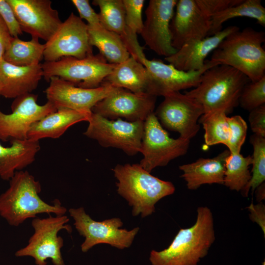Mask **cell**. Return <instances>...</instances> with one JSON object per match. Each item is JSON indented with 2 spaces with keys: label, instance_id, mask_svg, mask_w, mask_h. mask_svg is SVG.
<instances>
[{
  "label": "cell",
  "instance_id": "cell-27",
  "mask_svg": "<svg viewBox=\"0 0 265 265\" xmlns=\"http://www.w3.org/2000/svg\"><path fill=\"white\" fill-rule=\"evenodd\" d=\"M45 44L40 43L39 39L32 37L29 41L13 37L5 51L3 59L18 66H30L40 64L44 59Z\"/></svg>",
  "mask_w": 265,
  "mask_h": 265
},
{
  "label": "cell",
  "instance_id": "cell-30",
  "mask_svg": "<svg viewBox=\"0 0 265 265\" xmlns=\"http://www.w3.org/2000/svg\"><path fill=\"white\" fill-rule=\"evenodd\" d=\"M92 4L100 9L98 13L101 26L125 38L128 34L125 12L122 0H94Z\"/></svg>",
  "mask_w": 265,
  "mask_h": 265
},
{
  "label": "cell",
  "instance_id": "cell-10",
  "mask_svg": "<svg viewBox=\"0 0 265 265\" xmlns=\"http://www.w3.org/2000/svg\"><path fill=\"white\" fill-rule=\"evenodd\" d=\"M83 134L102 146L121 149L132 156L140 153L144 121L110 120L92 112Z\"/></svg>",
  "mask_w": 265,
  "mask_h": 265
},
{
  "label": "cell",
  "instance_id": "cell-25",
  "mask_svg": "<svg viewBox=\"0 0 265 265\" xmlns=\"http://www.w3.org/2000/svg\"><path fill=\"white\" fill-rule=\"evenodd\" d=\"M147 78V72L144 66L130 56L125 61L116 64L104 81L116 88L129 90L134 93H141L146 92Z\"/></svg>",
  "mask_w": 265,
  "mask_h": 265
},
{
  "label": "cell",
  "instance_id": "cell-40",
  "mask_svg": "<svg viewBox=\"0 0 265 265\" xmlns=\"http://www.w3.org/2000/svg\"><path fill=\"white\" fill-rule=\"evenodd\" d=\"M249 212L251 221L256 223L261 227L265 236V206L262 202L255 205L251 203L247 208Z\"/></svg>",
  "mask_w": 265,
  "mask_h": 265
},
{
  "label": "cell",
  "instance_id": "cell-35",
  "mask_svg": "<svg viewBox=\"0 0 265 265\" xmlns=\"http://www.w3.org/2000/svg\"><path fill=\"white\" fill-rule=\"evenodd\" d=\"M128 28L136 34H140L143 26L142 12L144 0H122Z\"/></svg>",
  "mask_w": 265,
  "mask_h": 265
},
{
  "label": "cell",
  "instance_id": "cell-18",
  "mask_svg": "<svg viewBox=\"0 0 265 265\" xmlns=\"http://www.w3.org/2000/svg\"><path fill=\"white\" fill-rule=\"evenodd\" d=\"M23 32L48 41L62 22L50 0H7Z\"/></svg>",
  "mask_w": 265,
  "mask_h": 265
},
{
  "label": "cell",
  "instance_id": "cell-19",
  "mask_svg": "<svg viewBox=\"0 0 265 265\" xmlns=\"http://www.w3.org/2000/svg\"><path fill=\"white\" fill-rule=\"evenodd\" d=\"M169 28L172 46L177 50L192 41L208 36L211 17L199 8L195 0H179Z\"/></svg>",
  "mask_w": 265,
  "mask_h": 265
},
{
  "label": "cell",
  "instance_id": "cell-12",
  "mask_svg": "<svg viewBox=\"0 0 265 265\" xmlns=\"http://www.w3.org/2000/svg\"><path fill=\"white\" fill-rule=\"evenodd\" d=\"M38 96L28 93L15 98L12 112L5 114L0 110V140L3 142L27 139L33 124L57 109L50 102L43 105L37 103Z\"/></svg>",
  "mask_w": 265,
  "mask_h": 265
},
{
  "label": "cell",
  "instance_id": "cell-5",
  "mask_svg": "<svg viewBox=\"0 0 265 265\" xmlns=\"http://www.w3.org/2000/svg\"><path fill=\"white\" fill-rule=\"evenodd\" d=\"M249 81L238 70L219 64L207 69L198 85L185 94L203 106L204 114L222 110L227 115L238 105L242 90Z\"/></svg>",
  "mask_w": 265,
  "mask_h": 265
},
{
  "label": "cell",
  "instance_id": "cell-24",
  "mask_svg": "<svg viewBox=\"0 0 265 265\" xmlns=\"http://www.w3.org/2000/svg\"><path fill=\"white\" fill-rule=\"evenodd\" d=\"M10 143L8 147L0 143V178L5 181L33 163L40 150L38 141L12 140Z\"/></svg>",
  "mask_w": 265,
  "mask_h": 265
},
{
  "label": "cell",
  "instance_id": "cell-9",
  "mask_svg": "<svg viewBox=\"0 0 265 265\" xmlns=\"http://www.w3.org/2000/svg\"><path fill=\"white\" fill-rule=\"evenodd\" d=\"M190 140L180 137L173 138L163 129L154 112L144 122V131L140 153L143 158L140 166L147 172L166 165L171 160L185 155Z\"/></svg>",
  "mask_w": 265,
  "mask_h": 265
},
{
  "label": "cell",
  "instance_id": "cell-8",
  "mask_svg": "<svg viewBox=\"0 0 265 265\" xmlns=\"http://www.w3.org/2000/svg\"><path fill=\"white\" fill-rule=\"evenodd\" d=\"M69 212L74 220L75 228L84 238L80 246L83 252L99 244H107L119 249L129 248L139 230V227L129 231L120 228L123 223L119 218L95 221L82 207L71 208Z\"/></svg>",
  "mask_w": 265,
  "mask_h": 265
},
{
  "label": "cell",
  "instance_id": "cell-2",
  "mask_svg": "<svg viewBox=\"0 0 265 265\" xmlns=\"http://www.w3.org/2000/svg\"><path fill=\"white\" fill-rule=\"evenodd\" d=\"M9 181L8 188L0 195V215L10 225L19 226L38 214L66 213L67 209L59 200L50 204L40 198L41 184L27 171H16Z\"/></svg>",
  "mask_w": 265,
  "mask_h": 265
},
{
  "label": "cell",
  "instance_id": "cell-15",
  "mask_svg": "<svg viewBox=\"0 0 265 265\" xmlns=\"http://www.w3.org/2000/svg\"><path fill=\"white\" fill-rule=\"evenodd\" d=\"M199 71L185 72L160 60L144 59L141 63L147 72L146 92L156 97L165 96L182 90L194 88L199 84L201 76L208 69L218 64L210 60Z\"/></svg>",
  "mask_w": 265,
  "mask_h": 265
},
{
  "label": "cell",
  "instance_id": "cell-36",
  "mask_svg": "<svg viewBox=\"0 0 265 265\" xmlns=\"http://www.w3.org/2000/svg\"><path fill=\"white\" fill-rule=\"evenodd\" d=\"M243 0H195L200 9L209 17L236 5Z\"/></svg>",
  "mask_w": 265,
  "mask_h": 265
},
{
  "label": "cell",
  "instance_id": "cell-13",
  "mask_svg": "<svg viewBox=\"0 0 265 265\" xmlns=\"http://www.w3.org/2000/svg\"><path fill=\"white\" fill-rule=\"evenodd\" d=\"M92 54L87 25L73 12L45 44L44 59L46 62L65 56L83 58Z\"/></svg>",
  "mask_w": 265,
  "mask_h": 265
},
{
  "label": "cell",
  "instance_id": "cell-21",
  "mask_svg": "<svg viewBox=\"0 0 265 265\" xmlns=\"http://www.w3.org/2000/svg\"><path fill=\"white\" fill-rule=\"evenodd\" d=\"M43 77L41 63L30 66H18L3 59L0 61V96L16 98L31 93Z\"/></svg>",
  "mask_w": 265,
  "mask_h": 265
},
{
  "label": "cell",
  "instance_id": "cell-29",
  "mask_svg": "<svg viewBox=\"0 0 265 265\" xmlns=\"http://www.w3.org/2000/svg\"><path fill=\"white\" fill-rule=\"evenodd\" d=\"M252 162V156L230 153L225 159L223 185L232 190L241 191L251 178L249 167Z\"/></svg>",
  "mask_w": 265,
  "mask_h": 265
},
{
  "label": "cell",
  "instance_id": "cell-16",
  "mask_svg": "<svg viewBox=\"0 0 265 265\" xmlns=\"http://www.w3.org/2000/svg\"><path fill=\"white\" fill-rule=\"evenodd\" d=\"M49 82L45 93L56 109L67 108L89 114L93 107L116 88L103 81L98 87L83 88L57 77H52Z\"/></svg>",
  "mask_w": 265,
  "mask_h": 265
},
{
  "label": "cell",
  "instance_id": "cell-37",
  "mask_svg": "<svg viewBox=\"0 0 265 265\" xmlns=\"http://www.w3.org/2000/svg\"><path fill=\"white\" fill-rule=\"evenodd\" d=\"M0 16L13 37L23 34L14 11L7 0H0Z\"/></svg>",
  "mask_w": 265,
  "mask_h": 265
},
{
  "label": "cell",
  "instance_id": "cell-17",
  "mask_svg": "<svg viewBox=\"0 0 265 265\" xmlns=\"http://www.w3.org/2000/svg\"><path fill=\"white\" fill-rule=\"evenodd\" d=\"M177 2V0H150L145 12L146 20L140 34L146 45L165 57L177 51L172 45L169 28Z\"/></svg>",
  "mask_w": 265,
  "mask_h": 265
},
{
  "label": "cell",
  "instance_id": "cell-26",
  "mask_svg": "<svg viewBox=\"0 0 265 265\" xmlns=\"http://www.w3.org/2000/svg\"><path fill=\"white\" fill-rule=\"evenodd\" d=\"M87 26L90 45L97 48L107 62L118 64L131 56L120 35L104 28L101 24Z\"/></svg>",
  "mask_w": 265,
  "mask_h": 265
},
{
  "label": "cell",
  "instance_id": "cell-42",
  "mask_svg": "<svg viewBox=\"0 0 265 265\" xmlns=\"http://www.w3.org/2000/svg\"><path fill=\"white\" fill-rule=\"evenodd\" d=\"M257 201L262 202L265 198V182L259 186L255 190Z\"/></svg>",
  "mask_w": 265,
  "mask_h": 265
},
{
  "label": "cell",
  "instance_id": "cell-7",
  "mask_svg": "<svg viewBox=\"0 0 265 265\" xmlns=\"http://www.w3.org/2000/svg\"><path fill=\"white\" fill-rule=\"evenodd\" d=\"M69 221L65 215L53 216L50 214L46 218H33L31 225L34 233L27 244L17 250L15 255L31 257L36 265H46L48 259H51L54 265H65L61 252L64 241L58 233L62 230L72 232L71 226L67 224Z\"/></svg>",
  "mask_w": 265,
  "mask_h": 265
},
{
  "label": "cell",
  "instance_id": "cell-39",
  "mask_svg": "<svg viewBox=\"0 0 265 265\" xmlns=\"http://www.w3.org/2000/svg\"><path fill=\"white\" fill-rule=\"evenodd\" d=\"M248 120L254 134L265 137V105L250 111Z\"/></svg>",
  "mask_w": 265,
  "mask_h": 265
},
{
  "label": "cell",
  "instance_id": "cell-38",
  "mask_svg": "<svg viewBox=\"0 0 265 265\" xmlns=\"http://www.w3.org/2000/svg\"><path fill=\"white\" fill-rule=\"evenodd\" d=\"M72 3L77 8L79 17L85 20L89 26L100 25L99 14L92 8L88 0H72Z\"/></svg>",
  "mask_w": 265,
  "mask_h": 265
},
{
  "label": "cell",
  "instance_id": "cell-43",
  "mask_svg": "<svg viewBox=\"0 0 265 265\" xmlns=\"http://www.w3.org/2000/svg\"><path fill=\"white\" fill-rule=\"evenodd\" d=\"M262 265H265V261L262 263Z\"/></svg>",
  "mask_w": 265,
  "mask_h": 265
},
{
  "label": "cell",
  "instance_id": "cell-31",
  "mask_svg": "<svg viewBox=\"0 0 265 265\" xmlns=\"http://www.w3.org/2000/svg\"><path fill=\"white\" fill-rule=\"evenodd\" d=\"M227 114L215 110L203 114L199 119L205 131L204 138L208 146L222 144L227 147L230 139V129Z\"/></svg>",
  "mask_w": 265,
  "mask_h": 265
},
{
  "label": "cell",
  "instance_id": "cell-1",
  "mask_svg": "<svg viewBox=\"0 0 265 265\" xmlns=\"http://www.w3.org/2000/svg\"><path fill=\"white\" fill-rule=\"evenodd\" d=\"M215 239L212 212L206 206L199 207L194 224L181 229L167 248L152 250L149 261L152 265H197Z\"/></svg>",
  "mask_w": 265,
  "mask_h": 265
},
{
  "label": "cell",
  "instance_id": "cell-41",
  "mask_svg": "<svg viewBox=\"0 0 265 265\" xmlns=\"http://www.w3.org/2000/svg\"><path fill=\"white\" fill-rule=\"evenodd\" d=\"M13 38L7 26L0 16V61Z\"/></svg>",
  "mask_w": 265,
  "mask_h": 265
},
{
  "label": "cell",
  "instance_id": "cell-23",
  "mask_svg": "<svg viewBox=\"0 0 265 265\" xmlns=\"http://www.w3.org/2000/svg\"><path fill=\"white\" fill-rule=\"evenodd\" d=\"M91 114L67 108L57 109L32 125L27 139L39 141L45 138H57L72 125L88 122Z\"/></svg>",
  "mask_w": 265,
  "mask_h": 265
},
{
  "label": "cell",
  "instance_id": "cell-22",
  "mask_svg": "<svg viewBox=\"0 0 265 265\" xmlns=\"http://www.w3.org/2000/svg\"><path fill=\"white\" fill-rule=\"evenodd\" d=\"M230 154L225 150L213 158H200L194 162L179 166L181 177L190 190H196L205 184L223 185L225 159Z\"/></svg>",
  "mask_w": 265,
  "mask_h": 265
},
{
  "label": "cell",
  "instance_id": "cell-34",
  "mask_svg": "<svg viewBox=\"0 0 265 265\" xmlns=\"http://www.w3.org/2000/svg\"><path fill=\"white\" fill-rule=\"evenodd\" d=\"M227 120L230 129L227 148L231 153H240L247 135V124L240 115L228 117Z\"/></svg>",
  "mask_w": 265,
  "mask_h": 265
},
{
  "label": "cell",
  "instance_id": "cell-6",
  "mask_svg": "<svg viewBox=\"0 0 265 265\" xmlns=\"http://www.w3.org/2000/svg\"><path fill=\"white\" fill-rule=\"evenodd\" d=\"M41 64L43 78L47 81L52 77H57L87 89L100 86L116 65L107 62L100 53L83 58L65 56Z\"/></svg>",
  "mask_w": 265,
  "mask_h": 265
},
{
  "label": "cell",
  "instance_id": "cell-32",
  "mask_svg": "<svg viewBox=\"0 0 265 265\" xmlns=\"http://www.w3.org/2000/svg\"><path fill=\"white\" fill-rule=\"evenodd\" d=\"M250 142L253 148L251 178L241 191L243 196L247 197L250 191L255 189L265 180V137L253 134L250 137Z\"/></svg>",
  "mask_w": 265,
  "mask_h": 265
},
{
  "label": "cell",
  "instance_id": "cell-4",
  "mask_svg": "<svg viewBox=\"0 0 265 265\" xmlns=\"http://www.w3.org/2000/svg\"><path fill=\"white\" fill-rule=\"evenodd\" d=\"M265 33L251 27L227 35L214 49L210 61L232 67L251 81L265 76Z\"/></svg>",
  "mask_w": 265,
  "mask_h": 265
},
{
  "label": "cell",
  "instance_id": "cell-3",
  "mask_svg": "<svg viewBox=\"0 0 265 265\" xmlns=\"http://www.w3.org/2000/svg\"><path fill=\"white\" fill-rule=\"evenodd\" d=\"M112 170L118 181L117 192L132 207L133 216L151 215L159 201L175 192L172 183L153 176L139 164H118Z\"/></svg>",
  "mask_w": 265,
  "mask_h": 265
},
{
  "label": "cell",
  "instance_id": "cell-28",
  "mask_svg": "<svg viewBox=\"0 0 265 265\" xmlns=\"http://www.w3.org/2000/svg\"><path fill=\"white\" fill-rule=\"evenodd\" d=\"M238 17L252 18L265 26V8L260 0H243L240 3L216 13L211 17V28L208 36L222 30V25L227 20Z\"/></svg>",
  "mask_w": 265,
  "mask_h": 265
},
{
  "label": "cell",
  "instance_id": "cell-20",
  "mask_svg": "<svg viewBox=\"0 0 265 265\" xmlns=\"http://www.w3.org/2000/svg\"><path fill=\"white\" fill-rule=\"evenodd\" d=\"M236 26H230L214 35L201 40L192 41L183 45L173 55L164 59L176 68L185 72L199 71L207 64L206 58L229 34L238 30Z\"/></svg>",
  "mask_w": 265,
  "mask_h": 265
},
{
  "label": "cell",
  "instance_id": "cell-11",
  "mask_svg": "<svg viewBox=\"0 0 265 265\" xmlns=\"http://www.w3.org/2000/svg\"><path fill=\"white\" fill-rule=\"evenodd\" d=\"M154 112L162 126L190 140L198 133V121L204 114L203 106L185 93L175 92L164 97Z\"/></svg>",
  "mask_w": 265,
  "mask_h": 265
},
{
  "label": "cell",
  "instance_id": "cell-33",
  "mask_svg": "<svg viewBox=\"0 0 265 265\" xmlns=\"http://www.w3.org/2000/svg\"><path fill=\"white\" fill-rule=\"evenodd\" d=\"M238 105L249 112L265 105V76L257 81H249L245 84L240 95Z\"/></svg>",
  "mask_w": 265,
  "mask_h": 265
},
{
  "label": "cell",
  "instance_id": "cell-14",
  "mask_svg": "<svg viewBox=\"0 0 265 265\" xmlns=\"http://www.w3.org/2000/svg\"><path fill=\"white\" fill-rule=\"evenodd\" d=\"M157 97L147 93H134L115 89L98 102L92 112L110 120L125 118L129 122L144 121L154 112Z\"/></svg>",
  "mask_w": 265,
  "mask_h": 265
}]
</instances>
